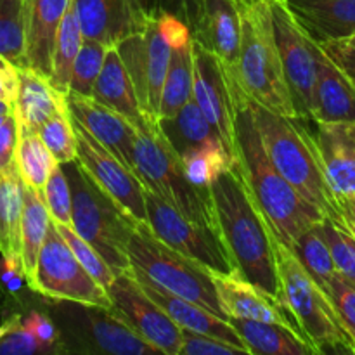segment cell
Listing matches in <instances>:
<instances>
[{
    "instance_id": "6da1fadb",
    "label": "cell",
    "mask_w": 355,
    "mask_h": 355,
    "mask_svg": "<svg viewBox=\"0 0 355 355\" xmlns=\"http://www.w3.org/2000/svg\"><path fill=\"white\" fill-rule=\"evenodd\" d=\"M232 85L236 103V165L274 234L293 248L300 236L312 225L324 220L326 215L309 203L277 172L263 148L248 96L239 87L236 76L232 78Z\"/></svg>"
},
{
    "instance_id": "7a4b0ae2",
    "label": "cell",
    "mask_w": 355,
    "mask_h": 355,
    "mask_svg": "<svg viewBox=\"0 0 355 355\" xmlns=\"http://www.w3.org/2000/svg\"><path fill=\"white\" fill-rule=\"evenodd\" d=\"M218 236L232 259L236 272L281 300L272 227L250 193L238 165L210 186Z\"/></svg>"
},
{
    "instance_id": "3957f363",
    "label": "cell",
    "mask_w": 355,
    "mask_h": 355,
    "mask_svg": "<svg viewBox=\"0 0 355 355\" xmlns=\"http://www.w3.org/2000/svg\"><path fill=\"white\" fill-rule=\"evenodd\" d=\"M236 80L253 103L284 116L300 118L281 62L269 0H241Z\"/></svg>"
},
{
    "instance_id": "277c9868",
    "label": "cell",
    "mask_w": 355,
    "mask_h": 355,
    "mask_svg": "<svg viewBox=\"0 0 355 355\" xmlns=\"http://www.w3.org/2000/svg\"><path fill=\"white\" fill-rule=\"evenodd\" d=\"M250 104L263 148L277 172L326 217L336 218V200L326 182L315 137L305 128V120L274 113L252 99Z\"/></svg>"
},
{
    "instance_id": "5b68a950",
    "label": "cell",
    "mask_w": 355,
    "mask_h": 355,
    "mask_svg": "<svg viewBox=\"0 0 355 355\" xmlns=\"http://www.w3.org/2000/svg\"><path fill=\"white\" fill-rule=\"evenodd\" d=\"M134 172L142 186L177 211L218 234L210 189H200L186 177L182 158L170 146L156 118L146 116L139 125L134 146Z\"/></svg>"
},
{
    "instance_id": "8992f818",
    "label": "cell",
    "mask_w": 355,
    "mask_h": 355,
    "mask_svg": "<svg viewBox=\"0 0 355 355\" xmlns=\"http://www.w3.org/2000/svg\"><path fill=\"white\" fill-rule=\"evenodd\" d=\"M279 272L281 302L290 311L298 333L315 350L324 354L329 350L352 352L354 340L343 328L328 293L304 269L293 250L274 238Z\"/></svg>"
},
{
    "instance_id": "52a82bcc",
    "label": "cell",
    "mask_w": 355,
    "mask_h": 355,
    "mask_svg": "<svg viewBox=\"0 0 355 355\" xmlns=\"http://www.w3.org/2000/svg\"><path fill=\"white\" fill-rule=\"evenodd\" d=\"M130 272L168 293L196 302L227 319L218 302L214 274L156 238L148 224H137L128 241Z\"/></svg>"
},
{
    "instance_id": "ba28073f",
    "label": "cell",
    "mask_w": 355,
    "mask_h": 355,
    "mask_svg": "<svg viewBox=\"0 0 355 355\" xmlns=\"http://www.w3.org/2000/svg\"><path fill=\"white\" fill-rule=\"evenodd\" d=\"M62 166L73 193L71 227L104 257L116 276L130 270L128 241L137 222L90 179L78 162Z\"/></svg>"
},
{
    "instance_id": "9c48e42d",
    "label": "cell",
    "mask_w": 355,
    "mask_h": 355,
    "mask_svg": "<svg viewBox=\"0 0 355 355\" xmlns=\"http://www.w3.org/2000/svg\"><path fill=\"white\" fill-rule=\"evenodd\" d=\"M28 286L52 300L71 302L83 307L111 309L107 291L83 269L54 222H51Z\"/></svg>"
},
{
    "instance_id": "30bf717a",
    "label": "cell",
    "mask_w": 355,
    "mask_h": 355,
    "mask_svg": "<svg viewBox=\"0 0 355 355\" xmlns=\"http://www.w3.org/2000/svg\"><path fill=\"white\" fill-rule=\"evenodd\" d=\"M148 225L170 248L207 267L211 274H232L236 267L220 236L177 211L155 193L146 189Z\"/></svg>"
},
{
    "instance_id": "8fae6325",
    "label": "cell",
    "mask_w": 355,
    "mask_h": 355,
    "mask_svg": "<svg viewBox=\"0 0 355 355\" xmlns=\"http://www.w3.org/2000/svg\"><path fill=\"white\" fill-rule=\"evenodd\" d=\"M274 35L295 107L302 120H312L318 78V42L305 31L284 0H269Z\"/></svg>"
},
{
    "instance_id": "7c38bea8",
    "label": "cell",
    "mask_w": 355,
    "mask_h": 355,
    "mask_svg": "<svg viewBox=\"0 0 355 355\" xmlns=\"http://www.w3.org/2000/svg\"><path fill=\"white\" fill-rule=\"evenodd\" d=\"M78 142V158L90 179L137 224H148L146 187L134 170L121 163L110 149L104 148L83 125L71 116Z\"/></svg>"
},
{
    "instance_id": "4fadbf2b",
    "label": "cell",
    "mask_w": 355,
    "mask_h": 355,
    "mask_svg": "<svg viewBox=\"0 0 355 355\" xmlns=\"http://www.w3.org/2000/svg\"><path fill=\"white\" fill-rule=\"evenodd\" d=\"M107 297L111 300V311L149 345L166 355L180 354L182 329L146 293L130 270L114 277L113 284L107 288Z\"/></svg>"
},
{
    "instance_id": "5bb4252c",
    "label": "cell",
    "mask_w": 355,
    "mask_h": 355,
    "mask_svg": "<svg viewBox=\"0 0 355 355\" xmlns=\"http://www.w3.org/2000/svg\"><path fill=\"white\" fill-rule=\"evenodd\" d=\"M194 82L193 99L214 125L222 142L238 163L236 153V103L232 75L220 59L193 38Z\"/></svg>"
},
{
    "instance_id": "9a60e30c",
    "label": "cell",
    "mask_w": 355,
    "mask_h": 355,
    "mask_svg": "<svg viewBox=\"0 0 355 355\" xmlns=\"http://www.w3.org/2000/svg\"><path fill=\"white\" fill-rule=\"evenodd\" d=\"M68 106L71 116L80 125H83L121 163L134 170V146L139 132V127L134 121L104 106L94 97L68 94Z\"/></svg>"
},
{
    "instance_id": "2e32d148",
    "label": "cell",
    "mask_w": 355,
    "mask_h": 355,
    "mask_svg": "<svg viewBox=\"0 0 355 355\" xmlns=\"http://www.w3.org/2000/svg\"><path fill=\"white\" fill-rule=\"evenodd\" d=\"M315 144L333 196L355 194V121H318Z\"/></svg>"
},
{
    "instance_id": "e0dca14e",
    "label": "cell",
    "mask_w": 355,
    "mask_h": 355,
    "mask_svg": "<svg viewBox=\"0 0 355 355\" xmlns=\"http://www.w3.org/2000/svg\"><path fill=\"white\" fill-rule=\"evenodd\" d=\"M214 284L218 302L227 319H252V321L279 322L297 329L290 311L279 298L260 290L253 283L246 281L238 272L214 274Z\"/></svg>"
},
{
    "instance_id": "ac0fdd59",
    "label": "cell",
    "mask_w": 355,
    "mask_h": 355,
    "mask_svg": "<svg viewBox=\"0 0 355 355\" xmlns=\"http://www.w3.org/2000/svg\"><path fill=\"white\" fill-rule=\"evenodd\" d=\"M193 38L214 52L236 76L241 47V0H203Z\"/></svg>"
},
{
    "instance_id": "d6986e66",
    "label": "cell",
    "mask_w": 355,
    "mask_h": 355,
    "mask_svg": "<svg viewBox=\"0 0 355 355\" xmlns=\"http://www.w3.org/2000/svg\"><path fill=\"white\" fill-rule=\"evenodd\" d=\"M71 6L85 40L99 42L107 49L148 24L135 14L130 0H73Z\"/></svg>"
},
{
    "instance_id": "ffe728a7",
    "label": "cell",
    "mask_w": 355,
    "mask_h": 355,
    "mask_svg": "<svg viewBox=\"0 0 355 355\" xmlns=\"http://www.w3.org/2000/svg\"><path fill=\"white\" fill-rule=\"evenodd\" d=\"M312 121H355V83L319 42Z\"/></svg>"
},
{
    "instance_id": "44dd1931",
    "label": "cell",
    "mask_w": 355,
    "mask_h": 355,
    "mask_svg": "<svg viewBox=\"0 0 355 355\" xmlns=\"http://www.w3.org/2000/svg\"><path fill=\"white\" fill-rule=\"evenodd\" d=\"M137 281L142 284L146 293L172 318V321L177 326H180V329L214 336V338L222 340V342H227L231 345L239 347L245 352V355H250V350L246 349V345L239 338L236 329L232 328L229 319L220 318L215 312H211L210 309L203 307V305L196 304V302L186 300V298L168 293V291L162 290V288L155 286V284L146 283V281L141 279Z\"/></svg>"
},
{
    "instance_id": "7402d4cb",
    "label": "cell",
    "mask_w": 355,
    "mask_h": 355,
    "mask_svg": "<svg viewBox=\"0 0 355 355\" xmlns=\"http://www.w3.org/2000/svg\"><path fill=\"white\" fill-rule=\"evenodd\" d=\"M73 0H26L28 68L51 76L59 26Z\"/></svg>"
},
{
    "instance_id": "603a6c76",
    "label": "cell",
    "mask_w": 355,
    "mask_h": 355,
    "mask_svg": "<svg viewBox=\"0 0 355 355\" xmlns=\"http://www.w3.org/2000/svg\"><path fill=\"white\" fill-rule=\"evenodd\" d=\"M17 85L14 114L17 118L19 132H38L42 125L59 111L69 110L68 96L59 92L49 76L35 71L33 68H17Z\"/></svg>"
},
{
    "instance_id": "cb8c5ba5",
    "label": "cell",
    "mask_w": 355,
    "mask_h": 355,
    "mask_svg": "<svg viewBox=\"0 0 355 355\" xmlns=\"http://www.w3.org/2000/svg\"><path fill=\"white\" fill-rule=\"evenodd\" d=\"M315 42L338 40L355 31V0H284Z\"/></svg>"
},
{
    "instance_id": "d4e9b609",
    "label": "cell",
    "mask_w": 355,
    "mask_h": 355,
    "mask_svg": "<svg viewBox=\"0 0 355 355\" xmlns=\"http://www.w3.org/2000/svg\"><path fill=\"white\" fill-rule=\"evenodd\" d=\"M229 322L250 350V355H315L304 336L290 326L236 318L229 319Z\"/></svg>"
},
{
    "instance_id": "484cf974",
    "label": "cell",
    "mask_w": 355,
    "mask_h": 355,
    "mask_svg": "<svg viewBox=\"0 0 355 355\" xmlns=\"http://www.w3.org/2000/svg\"><path fill=\"white\" fill-rule=\"evenodd\" d=\"M92 97L103 103L104 106L123 114L137 127L146 120L144 111L141 110V104L135 96L134 83L116 47L107 49Z\"/></svg>"
},
{
    "instance_id": "4316f807",
    "label": "cell",
    "mask_w": 355,
    "mask_h": 355,
    "mask_svg": "<svg viewBox=\"0 0 355 355\" xmlns=\"http://www.w3.org/2000/svg\"><path fill=\"white\" fill-rule=\"evenodd\" d=\"M85 328L90 342L99 352L113 355L162 354L156 347L142 340L111 309L96 307V314L87 315Z\"/></svg>"
},
{
    "instance_id": "83f0119b",
    "label": "cell",
    "mask_w": 355,
    "mask_h": 355,
    "mask_svg": "<svg viewBox=\"0 0 355 355\" xmlns=\"http://www.w3.org/2000/svg\"><path fill=\"white\" fill-rule=\"evenodd\" d=\"M158 121L166 141L180 156L198 148L224 146L220 135L207 120L194 99H191L177 114L170 118H159Z\"/></svg>"
},
{
    "instance_id": "f1b7e54d",
    "label": "cell",
    "mask_w": 355,
    "mask_h": 355,
    "mask_svg": "<svg viewBox=\"0 0 355 355\" xmlns=\"http://www.w3.org/2000/svg\"><path fill=\"white\" fill-rule=\"evenodd\" d=\"M51 214L44 194L23 182V215H21V260L26 281L35 274L38 255L51 227Z\"/></svg>"
},
{
    "instance_id": "f546056e",
    "label": "cell",
    "mask_w": 355,
    "mask_h": 355,
    "mask_svg": "<svg viewBox=\"0 0 355 355\" xmlns=\"http://www.w3.org/2000/svg\"><path fill=\"white\" fill-rule=\"evenodd\" d=\"M193 82L194 54L193 42H191L184 47L172 49L168 73L163 85L162 103H159V118L173 116L193 99Z\"/></svg>"
},
{
    "instance_id": "4dcf8cb0",
    "label": "cell",
    "mask_w": 355,
    "mask_h": 355,
    "mask_svg": "<svg viewBox=\"0 0 355 355\" xmlns=\"http://www.w3.org/2000/svg\"><path fill=\"white\" fill-rule=\"evenodd\" d=\"M23 180L17 170L0 172V253L21 257Z\"/></svg>"
},
{
    "instance_id": "1f68e13d",
    "label": "cell",
    "mask_w": 355,
    "mask_h": 355,
    "mask_svg": "<svg viewBox=\"0 0 355 355\" xmlns=\"http://www.w3.org/2000/svg\"><path fill=\"white\" fill-rule=\"evenodd\" d=\"M59 165L38 132H19L16 149V168L21 180L31 189L44 194V187L52 170Z\"/></svg>"
},
{
    "instance_id": "d6a6232c",
    "label": "cell",
    "mask_w": 355,
    "mask_h": 355,
    "mask_svg": "<svg viewBox=\"0 0 355 355\" xmlns=\"http://www.w3.org/2000/svg\"><path fill=\"white\" fill-rule=\"evenodd\" d=\"M85 37L82 33L76 14L73 10V6L66 12L64 19H62L61 26H59L58 38H55L54 45V55H52V71L49 80L52 85L59 90V92L66 94L69 92V80H71L73 64L78 55L80 49H82Z\"/></svg>"
},
{
    "instance_id": "836d02e7",
    "label": "cell",
    "mask_w": 355,
    "mask_h": 355,
    "mask_svg": "<svg viewBox=\"0 0 355 355\" xmlns=\"http://www.w3.org/2000/svg\"><path fill=\"white\" fill-rule=\"evenodd\" d=\"M291 250L297 255V259L300 260L304 269L328 293L329 281L333 279V276L338 270H336L335 260H333L331 255V248H329L324 231H322V222L307 229Z\"/></svg>"
},
{
    "instance_id": "e575fe53",
    "label": "cell",
    "mask_w": 355,
    "mask_h": 355,
    "mask_svg": "<svg viewBox=\"0 0 355 355\" xmlns=\"http://www.w3.org/2000/svg\"><path fill=\"white\" fill-rule=\"evenodd\" d=\"M0 55L26 68V0H0Z\"/></svg>"
},
{
    "instance_id": "d590c367",
    "label": "cell",
    "mask_w": 355,
    "mask_h": 355,
    "mask_svg": "<svg viewBox=\"0 0 355 355\" xmlns=\"http://www.w3.org/2000/svg\"><path fill=\"white\" fill-rule=\"evenodd\" d=\"M148 42V87H149V113L153 118H159V103H162L163 85L170 66L172 49L159 33L158 21L149 19L144 28Z\"/></svg>"
},
{
    "instance_id": "8d00e7d4",
    "label": "cell",
    "mask_w": 355,
    "mask_h": 355,
    "mask_svg": "<svg viewBox=\"0 0 355 355\" xmlns=\"http://www.w3.org/2000/svg\"><path fill=\"white\" fill-rule=\"evenodd\" d=\"M186 177L200 189H210L214 180L236 165V159L224 146L198 148L180 156Z\"/></svg>"
},
{
    "instance_id": "74e56055",
    "label": "cell",
    "mask_w": 355,
    "mask_h": 355,
    "mask_svg": "<svg viewBox=\"0 0 355 355\" xmlns=\"http://www.w3.org/2000/svg\"><path fill=\"white\" fill-rule=\"evenodd\" d=\"M120 58L130 75L134 83L135 96H137L141 110L146 116H151L149 113V87H148V42H146L144 30L130 35L125 40L116 45ZM153 118V116H151Z\"/></svg>"
},
{
    "instance_id": "f35d334b",
    "label": "cell",
    "mask_w": 355,
    "mask_h": 355,
    "mask_svg": "<svg viewBox=\"0 0 355 355\" xmlns=\"http://www.w3.org/2000/svg\"><path fill=\"white\" fill-rule=\"evenodd\" d=\"M106 52L107 47H104L99 42H83L82 49L75 59V64H73L68 94L80 97L94 96V89H96L97 78H99L101 69H103Z\"/></svg>"
},
{
    "instance_id": "ab89813d",
    "label": "cell",
    "mask_w": 355,
    "mask_h": 355,
    "mask_svg": "<svg viewBox=\"0 0 355 355\" xmlns=\"http://www.w3.org/2000/svg\"><path fill=\"white\" fill-rule=\"evenodd\" d=\"M38 135L61 165L76 162L78 142H76L75 127H73L69 110L59 111L54 116L49 118L38 130Z\"/></svg>"
},
{
    "instance_id": "60d3db41",
    "label": "cell",
    "mask_w": 355,
    "mask_h": 355,
    "mask_svg": "<svg viewBox=\"0 0 355 355\" xmlns=\"http://www.w3.org/2000/svg\"><path fill=\"white\" fill-rule=\"evenodd\" d=\"M55 224V222H54ZM58 231L61 232V236L64 238V241L68 243V246L71 248V252L75 253V257L78 259V262L82 263L83 269L107 291V288L113 284L116 272L111 269L110 263L104 260V257L90 245L89 241L82 238L71 225L66 224H55Z\"/></svg>"
},
{
    "instance_id": "b9f144b4",
    "label": "cell",
    "mask_w": 355,
    "mask_h": 355,
    "mask_svg": "<svg viewBox=\"0 0 355 355\" xmlns=\"http://www.w3.org/2000/svg\"><path fill=\"white\" fill-rule=\"evenodd\" d=\"M326 241L331 248L333 260L338 274H342L347 281L355 284V238L333 218L326 217L322 220Z\"/></svg>"
},
{
    "instance_id": "7bdbcfd3",
    "label": "cell",
    "mask_w": 355,
    "mask_h": 355,
    "mask_svg": "<svg viewBox=\"0 0 355 355\" xmlns=\"http://www.w3.org/2000/svg\"><path fill=\"white\" fill-rule=\"evenodd\" d=\"M44 200L49 208L52 222L55 224L71 225L73 217V193L71 184H69L68 175H66L64 166L59 163L52 170L47 184L44 187Z\"/></svg>"
},
{
    "instance_id": "ee69618b",
    "label": "cell",
    "mask_w": 355,
    "mask_h": 355,
    "mask_svg": "<svg viewBox=\"0 0 355 355\" xmlns=\"http://www.w3.org/2000/svg\"><path fill=\"white\" fill-rule=\"evenodd\" d=\"M130 3L142 21L158 19L162 14H173L193 31L203 0H130Z\"/></svg>"
},
{
    "instance_id": "f6af8a7d",
    "label": "cell",
    "mask_w": 355,
    "mask_h": 355,
    "mask_svg": "<svg viewBox=\"0 0 355 355\" xmlns=\"http://www.w3.org/2000/svg\"><path fill=\"white\" fill-rule=\"evenodd\" d=\"M328 297L349 336L355 340V284L336 272L329 281Z\"/></svg>"
},
{
    "instance_id": "bcb514c9",
    "label": "cell",
    "mask_w": 355,
    "mask_h": 355,
    "mask_svg": "<svg viewBox=\"0 0 355 355\" xmlns=\"http://www.w3.org/2000/svg\"><path fill=\"white\" fill-rule=\"evenodd\" d=\"M245 354L239 347L227 342L214 338V336L201 335V333L182 329V347L179 355H234Z\"/></svg>"
},
{
    "instance_id": "7dc6e473",
    "label": "cell",
    "mask_w": 355,
    "mask_h": 355,
    "mask_svg": "<svg viewBox=\"0 0 355 355\" xmlns=\"http://www.w3.org/2000/svg\"><path fill=\"white\" fill-rule=\"evenodd\" d=\"M47 352L45 347L37 340V336L23 324L21 318L14 328L0 340V355H31Z\"/></svg>"
},
{
    "instance_id": "c3c4849f",
    "label": "cell",
    "mask_w": 355,
    "mask_h": 355,
    "mask_svg": "<svg viewBox=\"0 0 355 355\" xmlns=\"http://www.w3.org/2000/svg\"><path fill=\"white\" fill-rule=\"evenodd\" d=\"M19 142V125L16 114L7 116L0 127V172H12L16 168V149Z\"/></svg>"
},
{
    "instance_id": "681fc988",
    "label": "cell",
    "mask_w": 355,
    "mask_h": 355,
    "mask_svg": "<svg viewBox=\"0 0 355 355\" xmlns=\"http://www.w3.org/2000/svg\"><path fill=\"white\" fill-rule=\"evenodd\" d=\"M156 21H158L159 33L163 35L170 49L184 47L193 42V31L180 17L173 16V14H162Z\"/></svg>"
},
{
    "instance_id": "f907efd6",
    "label": "cell",
    "mask_w": 355,
    "mask_h": 355,
    "mask_svg": "<svg viewBox=\"0 0 355 355\" xmlns=\"http://www.w3.org/2000/svg\"><path fill=\"white\" fill-rule=\"evenodd\" d=\"M23 324L37 336V340L45 347L47 352H52V350H54L55 343H58V331H55L54 324H52L45 315H42L40 312H31V314L24 319Z\"/></svg>"
},
{
    "instance_id": "816d5d0a",
    "label": "cell",
    "mask_w": 355,
    "mask_h": 355,
    "mask_svg": "<svg viewBox=\"0 0 355 355\" xmlns=\"http://www.w3.org/2000/svg\"><path fill=\"white\" fill-rule=\"evenodd\" d=\"M321 47L328 52L329 58L352 78L355 83V51L343 40H326L319 42Z\"/></svg>"
},
{
    "instance_id": "f5cc1de1",
    "label": "cell",
    "mask_w": 355,
    "mask_h": 355,
    "mask_svg": "<svg viewBox=\"0 0 355 355\" xmlns=\"http://www.w3.org/2000/svg\"><path fill=\"white\" fill-rule=\"evenodd\" d=\"M333 220L342 224L355 238V194L340 198L336 201V218H333Z\"/></svg>"
},
{
    "instance_id": "db71d44e",
    "label": "cell",
    "mask_w": 355,
    "mask_h": 355,
    "mask_svg": "<svg viewBox=\"0 0 355 355\" xmlns=\"http://www.w3.org/2000/svg\"><path fill=\"white\" fill-rule=\"evenodd\" d=\"M17 85H19L17 68L10 69V71H0V99L14 104L17 94Z\"/></svg>"
},
{
    "instance_id": "11a10c76",
    "label": "cell",
    "mask_w": 355,
    "mask_h": 355,
    "mask_svg": "<svg viewBox=\"0 0 355 355\" xmlns=\"http://www.w3.org/2000/svg\"><path fill=\"white\" fill-rule=\"evenodd\" d=\"M17 319H19V318H12V319H10V321H7L6 324L0 326V340H2L3 336H6L7 333H9L10 329L14 328V324H16V322H17Z\"/></svg>"
},
{
    "instance_id": "9f6ffc18",
    "label": "cell",
    "mask_w": 355,
    "mask_h": 355,
    "mask_svg": "<svg viewBox=\"0 0 355 355\" xmlns=\"http://www.w3.org/2000/svg\"><path fill=\"white\" fill-rule=\"evenodd\" d=\"M14 111V104L0 99V114H10Z\"/></svg>"
},
{
    "instance_id": "6f0895ef",
    "label": "cell",
    "mask_w": 355,
    "mask_h": 355,
    "mask_svg": "<svg viewBox=\"0 0 355 355\" xmlns=\"http://www.w3.org/2000/svg\"><path fill=\"white\" fill-rule=\"evenodd\" d=\"M10 69H16V66L10 64L3 55H0V71H10Z\"/></svg>"
},
{
    "instance_id": "680465c9",
    "label": "cell",
    "mask_w": 355,
    "mask_h": 355,
    "mask_svg": "<svg viewBox=\"0 0 355 355\" xmlns=\"http://www.w3.org/2000/svg\"><path fill=\"white\" fill-rule=\"evenodd\" d=\"M338 40H343L345 42L347 45H349V47H352L354 51H355V31L352 35H349V37H345V38H338Z\"/></svg>"
},
{
    "instance_id": "91938a15",
    "label": "cell",
    "mask_w": 355,
    "mask_h": 355,
    "mask_svg": "<svg viewBox=\"0 0 355 355\" xmlns=\"http://www.w3.org/2000/svg\"><path fill=\"white\" fill-rule=\"evenodd\" d=\"M7 116H9V114H0V127H2L3 121L7 120Z\"/></svg>"
},
{
    "instance_id": "94428289",
    "label": "cell",
    "mask_w": 355,
    "mask_h": 355,
    "mask_svg": "<svg viewBox=\"0 0 355 355\" xmlns=\"http://www.w3.org/2000/svg\"><path fill=\"white\" fill-rule=\"evenodd\" d=\"M352 354H355V340H354V347H352Z\"/></svg>"
}]
</instances>
